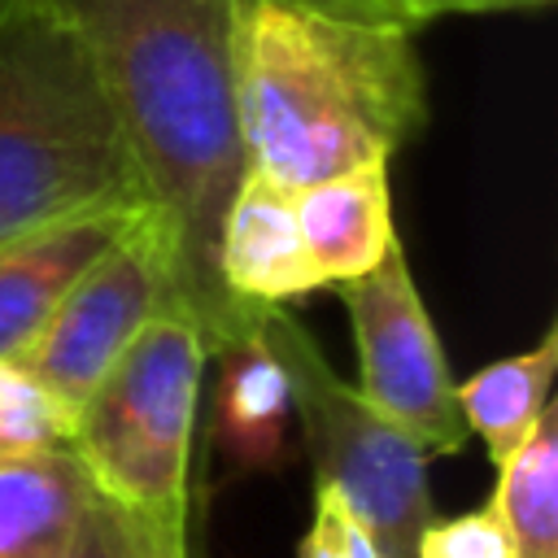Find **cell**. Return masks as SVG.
I'll list each match as a JSON object with an SVG mask.
<instances>
[{
  "mask_svg": "<svg viewBox=\"0 0 558 558\" xmlns=\"http://www.w3.org/2000/svg\"><path fill=\"white\" fill-rule=\"evenodd\" d=\"M109 83L148 209L161 218L183 314L205 353L253 327L218 275L222 214L248 170L231 65V0H65Z\"/></svg>",
  "mask_w": 558,
  "mask_h": 558,
  "instance_id": "1",
  "label": "cell"
},
{
  "mask_svg": "<svg viewBox=\"0 0 558 558\" xmlns=\"http://www.w3.org/2000/svg\"><path fill=\"white\" fill-rule=\"evenodd\" d=\"M248 166L310 187L388 161L427 122L414 26L349 0H231Z\"/></svg>",
  "mask_w": 558,
  "mask_h": 558,
  "instance_id": "2",
  "label": "cell"
},
{
  "mask_svg": "<svg viewBox=\"0 0 558 558\" xmlns=\"http://www.w3.org/2000/svg\"><path fill=\"white\" fill-rule=\"evenodd\" d=\"M148 205L109 83L65 0H0V244Z\"/></svg>",
  "mask_w": 558,
  "mask_h": 558,
  "instance_id": "3",
  "label": "cell"
},
{
  "mask_svg": "<svg viewBox=\"0 0 558 558\" xmlns=\"http://www.w3.org/2000/svg\"><path fill=\"white\" fill-rule=\"evenodd\" d=\"M205 357L201 327L166 310L140 327L74 410L70 449L105 501L131 514H187Z\"/></svg>",
  "mask_w": 558,
  "mask_h": 558,
  "instance_id": "4",
  "label": "cell"
},
{
  "mask_svg": "<svg viewBox=\"0 0 558 558\" xmlns=\"http://www.w3.org/2000/svg\"><path fill=\"white\" fill-rule=\"evenodd\" d=\"M262 336L288 371L314 488H327L349 506L379 558H414L423 527L436 519L427 453L336 375L314 336L283 305L262 310Z\"/></svg>",
  "mask_w": 558,
  "mask_h": 558,
  "instance_id": "5",
  "label": "cell"
},
{
  "mask_svg": "<svg viewBox=\"0 0 558 558\" xmlns=\"http://www.w3.org/2000/svg\"><path fill=\"white\" fill-rule=\"evenodd\" d=\"M166 310L183 314L174 248L161 218L144 205L61 296L48 327L22 353V366L74 423V410L87 401L100 375L122 357L140 327Z\"/></svg>",
  "mask_w": 558,
  "mask_h": 558,
  "instance_id": "6",
  "label": "cell"
},
{
  "mask_svg": "<svg viewBox=\"0 0 558 558\" xmlns=\"http://www.w3.org/2000/svg\"><path fill=\"white\" fill-rule=\"evenodd\" d=\"M336 288L357 340V392L392 427H401L427 458L462 453L471 432L462 423L436 327L410 279L401 244L375 270L344 279Z\"/></svg>",
  "mask_w": 558,
  "mask_h": 558,
  "instance_id": "7",
  "label": "cell"
},
{
  "mask_svg": "<svg viewBox=\"0 0 558 558\" xmlns=\"http://www.w3.org/2000/svg\"><path fill=\"white\" fill-rule=\"evenodd\" d=\"M144 205L87 209L0 244V362H22L78 275L131 227Z\"/></svg>",
  "mask_w": 558,
  "mask_h": 558,
  "instance_id": "8",
  "label": "cell"
},
{
  "mask_svg": "<svg viewBox=\"0 0 558 558\" xmlns=\"http://www.w3.org/2000/svg\"><path fill=\"white\" fill-rule=\"evenodd\" d=\"M214 449L235 475H275L296 458V401L283 362L262 336V314L253 327L214 349Z\"/></svg>",
  "mask_w": 558,
  "mask_h": 558,
  "instance_id": "9",
  "label": "cell"
},
{
  "mask_svg": "<svg viewBox=\"0 0 558 558\" xmlns=\"http://www.w3.org/2000/svg\"><path fill=\"white\" fill-rule=\"evenodd\" d=\"M218 275L244 305H283L327 288L296 227V192L262 170H244L218 231Z\"/></svg>",
  "mask_w": 558,
  "mask_h": 558,
  "instance_id": "10",
  "label": "cell"
},
{
  "mask_svg": "<svg viewBox=\"0 0 558 558\" xmlns=\"http://www.w3.org/2000/svg\"><path fill=\"white\" fill-rule=\"evenodd\" d=\"M296 227L323 283H344L375 270L401 240L392 227L388 161L296 187Z\"/></svg>",
  "mask_w": 558,
  "mask_h": 558,
  "instance_id": "11",
  "label": "cell"
},
{
  "mask_svg": "<svg viewBox=\"0 0 558 558\" xmlns=\"http://www.w3.org/2000/svg\"><path fill=\"white\" fill-rule=\"evenodd\" d=\"M92 493L70 445L0 458V558H65Z\"/></svg>",
  "mask_w": 558,
  "mask_h": 558,
  "instance_id": "12",
  "label": "cell"
},
{
  "mask_svg": "<svg viewBox=\"0 0 558 558\" xmlns=\"http://www.w3.org/2000/svg\"><path fill=\"white\" fill-rule=\"evenodd\" d=\"M558 366V327L549 323L545 336L532 349H519L510 357H497L453 384L458 410L466 432H475L493 458V466L523 445V436L536 427V418L549 405V384Z\"/></svg>",
  "mask_w": 558,
  "mask_h": 558,
  "instance_id": "13",
  "label": "cell"
},
{
  "mask_svg": "<svg viewBox=\"0 0 558 558\" xmlns=\"http://www.w3.org/2000/svg\"><path fill=\"white\" fill-rule=\"evenodd\" d=\"M493 514L514 558H558V414L545 405L536 427L497 462Z\"/></svg>",
  "mask_w": 558,
  "mask_h": 558,
  "instance_id": "14",
  "label": "cell"
},
{
  "mask_svg": "<svg viewBox=\"0 0 558 558\" xmlns=\"http://www.w3.org/2000/svg\"><path fill=\"white\" fill-rule=\"evenodd\" d=\"M61 445H70V414L22 362H0V458Z\"/></svg>",
  "mask_w": 558,
  "mask_h": 558,
  "instance_id": "15",
  "label": "cell"
},
{
  "mask_svg": "<svg viewBox=\"0 0 558 558\" xmlns=\"http://www.w3.org/2000/svg\"><path fill=\"white\" fill-rule=\"evenodd\" d=\"M414 558H514L510 536L501 527V519L493 514V506L453 514V519H432L418 536Z\"/></svg>",
  "mask_w": 558,
  "mask_h": 558,
  "instance_id": "16",
  "label": "cell"
},
{
  "mask_svg": "<svg viewBox=\"0 0 558 558\" xmlns=\"http://www.w3.org/2000/svg\"><path fill=\"white\" fill-rule=\"evenodd\" d=\"M296 558H379V549L336 493L314 488V519L296 545Z\"/></svg>",
  "mask_w": 558,
  "mask_h": 558,
  "instance_id": "17",
  "label": "cell"
},
{
  "mask_svg": "<svg viewBox=\"0 0 558 558\" xmlns=\"http://www.w3.org/2000/svg\"><path fill=\"white\" fill-rule=\"evenodd\" d=\"M122 523H126V558H192L187 554V514L122 510Z\"/></svg>",
  "mask_w": 558,
  "mask_h": 558,
  "instance_id": "18",
  "label": "cell"
},
{
  "mask_svg": "<svg viewBox=\"0 0 558 558\" xmlns=\"http://www.w3.org/2000/svg\"><path fill=\"white\" fill-rule=\"evenodd\" d=\"M65 558H126V523L122 510L113 501H105L100 493H92L83 523L74 532V545Z\"/></svg>",
  "mask_w": 558,
  "mask_h": 558,
  "instance_id": "19",
  "label": "cell"
},
{
  "mask_svg": "<svg viewBox=\"0 0 558 558\" xmlns=\"http://www.w3.org/2000/svg\"><path fill=\"white\" fill-rule=\"evenodd\" d=\"M549 0H401V17L410 26L449 17V13H510V9H541Z\"/></svg>",
  "mask_w": 558,
  "mask_h": 558,
  "instance_id": "20",
  "label": "cell"
},
{
  "mask_svg": "<svg viewBox=\"0 0 558 558\" xmlns=\"http://www.w3.org/2000/svg\"><path fill=\"white\" fill-rule=\"evenodd\" d=\"M349 4H362V9H375V13H392L401 17V0H349ZM405 22V17H401Z\"/></svg>",
  "mask_w": 558,
  "mask_h": 558,
  "instance_id": "21",
  "label": "cell"
}]
</instances>
